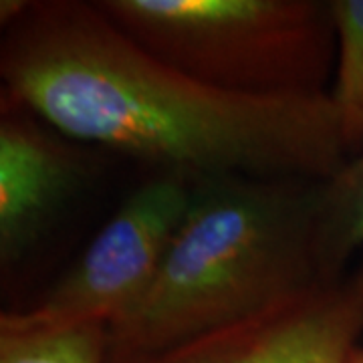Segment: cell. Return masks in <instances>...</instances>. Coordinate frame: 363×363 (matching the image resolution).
<instances>
[{"mask_svg": "<svg viewBox=\"0 0 363 363\" xmlns=\"http://www.w3.org/2000/svg\"><path fill=\"white\" fill-rule=\"evenodd\" d=\"M2 93L73 142L190 182H327L347 164L329 93L252 97L162 63L83 0H26L2 25Z\"/></svg>", "mask_w": 363, "mask_h": 363, "instance_id": "6da1fadb", "label": "cell"}, {"mask_svg": "<svg viewBox=\"0 0 363 363\" xmlns=\"http://www.w3.org/2000/svg\"><path fill=\"white\" fill-rule=\"evenodd\" d=\"M317 190L295 178L194 182L150 289L107 325V359L168 350L321 281Z\"/></svg>", "mask_w": 363, "mask_h": 363, "instance_id": "7a4b0ae2", "label": "cell"}, {"mask_svg": "<svg viewBox=\"0 0 363 363\" xmlns=\"http://www.w3.org/2000/svg\"><path fill=\"white\" fill-rule=\"evenodd\" d=\"M143 51L210 87L329 93L337 63L331 0H95Z\"/></svg>", "mask_w": 363, "mask_h": 363, "instance_id": "3957f363", "label": "cell"}, {"mask_svg": "<svg viewBox=\"0 0 363 363\" xmlns=\"http://www.w3.org/2000/svg\"><path fill=\"white\" fill-rule=\"evenodd\" d=\"M194 182L157 174L119 206L75 267L28 311L4 313L0 329L49 331L111 325L145 295L188 214Z\"/></svg>", "mask_w": 363, "mask_h": 363, "instance_id": "277c9868", "label": "cell"}, {"mask_svg": "<svg viewBox=\"0 0 363 363\" xmlns=\"http://www.w3.org/2000/svg\"><path fill=\"white\" fill-rule=\"evenodd\" d=\"M363 335V262L168 350L107 363H347Z\"/></svg>", "mask_w": 363, "mask_h": 363, "instance_id": "5b68a950", "label": "cell"}, {"mask_svg": "<svg viewBox=\"0 0 363 363\" xmlns=\"http://www.w3.org/2000/svg\"><path fill=\"white\" fill-rule=\"evenodd\" d=\"M73 140L2 93L0 264L13 269L85 184L89 166Z\"/></svg>", "mask_w": 363, "mask_h": 363, "instance_id": "8992f818", "label": "cell"}, {"mask_svg": "<svg viewBox=\"0 0 363 363\" xmlns=\"http://www.w3.org/2000/svg\"><path fill=\"white\" fill-rule=\"evenodd\" d=\"M363 247V152L327 182H319L315 255L321 281L350 271L351 257Z\"/></svg>", "mask_w": 363, "mask_h": 363, "instance_id": "52a82bcc", "label": "cell"}, {"mask_svg": "<svg viewBox=\"0 0 363 363\" xmlns=\"http://www.w3.org/2000/svg\"><path fill=\"white\" fill-rule=\"evenodd\" d=\"M337 30L335 79L329 89L347 157L363 152V0H331Z\"/></svg>", "mask_w": 363, "mask_h": 363, "instance_id": "ba28073f", "label": "cell"}, {"mask_svg": "<svg viewBox=\"0 0 363 363\" xmlns=\"http://www.w3.org/2000/svg\"><path fill=\"white\" fill-rule=\"evenodd\" d=\"M0 363H107V327L89 323L49 331L0 329Z\"/></svg>", "mask_w": 363, "mask_h": 363, "instance_id": "9c48e42d", "label": "cell"}, {"mask_svg": "<svg viewBox=\"0 0 363 363\" xmlns=\"http://www.w3.org/2000/svg\"><path fill=\"white\" fill-rule=\"evenodd\" d=\"M347 363H363V347H359V345H357L355 350L351 351Z\"/></svg>", "mask_w": 363, "mask_h": 363, "instance_id": "30bf717a", "label": "cell"}]
</instances>
